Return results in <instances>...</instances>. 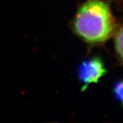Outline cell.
Wrapping results in <instances>:
<instances>
[{
  "label": "cell",
  "mask_w": 123,
  "mask_h": 123,
  "mask_svg": "<svg viewBox=\"0 0 123 123\" xmlns=\"http://www.w3.org/2000/svg\"><path fill=\"white\" fill-rule=\"evenodd\" d=\"M106 74V68L101 58L92 57L82 61L78 68V78L82 85V91L93 83H97Z\"/></svg>",
  "instance_id": "2"
},
{
  "label": "cell",
  "mask_w": 123,
  "mask_h": 123,
  "mask_svg": "<svg viewBox=\"0 0 123 123\" xmlns=\"http://www.w3.org/2000/svg\"><path fill=\"white\" fill-rule=\"evenodd\" d=\"M114 45H115V49L118 56L123 61V27L117 33Z\"/></svg>",
  "instance_id": "3"
},
{
  "label": "cell",
  "mask_w": 123,
  "mask_h": 123,
  "mask_svg": "<svg viewBox=\"0 0 123 123\" xmlns=\"http://www.w3.org/2000/svg\"><path fill=\"white\" fill-rule=\"evenodd\" d=\"M116 26L110 5L104 0H87L78 9L73 22L75 33L90 45L108 40Z\"/></svg>",
  "instance_id": "1"
},
{
  "label": "cell",
  "mask_w": 123,
  "mask_h": 123,
  "mask_svg": "<svg viewBox=\"0 0 123 123\" xmlns=\"http://www.w3.org/2000/svg\"><path fill=\"white\" fill-rule=\"evenodd\" d=\"M113 93L115 98L123 106V80L115 83L113 85Z\"/></svg>",
  "instance_id": "4"
}]
</instances>
